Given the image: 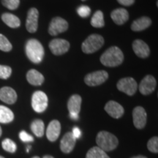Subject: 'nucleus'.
Here are the masks:
<instances>
[{
	"label": "nucleus",
	"mask_w": 158,
	"mask_h": 158,
	"mask_svg": "<svg viewBox=\"0 0 158 158\" xmlns=\"http://www.w3.org/2000/svg\"><path fill=\"white\" fill-rule=\"evenodd\" d=\"M14 119L13 111L6 106H0V123H10Z\"/></svg>",
	"instance_id": "nucleus-23"
},
{
	"label": "nucleus",
	"mask_w": 158,
	"mask_h": 158,
	"mask_svg": "<svg viewBox=\"0 0 158 158\" xmlns=\"http://www.w3.org/2000/svg\"><path fill=\"white\" fill-rule=\"evenodd\" d=\"M19 138L23 142H32L34 141V138L24 130L20 132Z\"/></svg>",
	"instance_id": "nucleus-33"
},
{
	"label": "nucleus",
	"mask_w": 158,
	"mask_h": 158,
	"mask_svg": "<svg viewBox=\"0 0 158 158\" xmlns=\"http://www.w3.org/2000/svg\"><path fill=\"white\" fill-rule=\"evenodd\" d=\"M0 100L5 103L12 105L17 100V94L13 88L4 86L0 89Z\"/></svg>",
	"instance_id": "nucleus-17"
},
{
	"label": "nucleus",
	"mask_w": 158,
	"mask_h": 158,
	"mask_svg": "<svg viewBox=\"0 0 158 158\" xmlns=\"http://www.w3.org/2000/svg\"><path fill=\"white\" fill-rule=\"evenodd\" d=\"M104 44V38L98 34L91 35L83 42L81 49L85 54H93Z\"/></svg>",
	"instance_id": "nucleus-4"
},
{
	"label": "nucleus",
	"mask_w": 158,
	"mask_h": 158,
	"mask_svg": "<svg viewBox=\"0 0 158 158\" xmlns=\"http://www.w3.org/2000/svg\"><path fill=\"white\" fill-rule=\"evenodd\" d=\"M32 158H40V157H38V156H35V157H33Z\"/></svg>",
	"instance_id": "nucleus-41"
},
{
	"label": "nucleus",
	"mask_w": 158,
	"mask_h": 158,
	"mask_svg": "<svg viewBox=\"0 0 158 158\" xmlns=\"http://www.w3.org/2000/svg\"><path fill=\"white\" fill-rule=\"evenodd\" d=\"M25 51L27 56L35 64H39L42 62L45 51L43 45L36 39H29L26 43Z\"/></svg>",
	"instance_id": "nucleus-2"
},
{
	"label": "nucleus",
	"mask_w": 158,
	"mask_h": 158,
	"mask_svg": "<svg viewBox=\"0 0 158 158\" xmlns=\"http://www.w3.org/2000/svg\"><path fill=\"white\" fill-rule=\"evenodd\" d=\"M2 4L6 8L14 10L19 7L20 0H2Z\"/></svg>",
	"instance_id": "nucleus-29"
},
{
	"label": "nucleus",
	"mask_w": 158,
	"mask_h": 158,
	"mask_svg": "<svg viewBox=\"0 0 158 158\" xmlns=\"http://www.w3.org/2000/svg\"><path fill=\"white\" fill-rule=\"evenodd\" d=\"M96 143L98 147L104 152H110L117 147L118 141L114 134L107 131H100L97 135Z\"/></svg>",
	"instance_id": "nucleus-3"
},
{
	"label": "nucleus",
	"mask_w": 158,
	"mask_h": 158,
	"mask_svg": "<svg viewBox=\"0 0 158 158\" xmlns=\"http://www.w3.org/2000/svg\"><path fill=\"white\" fill-rule=\"evenodd\" d=\"M2 147L4 150L10 153H14L17 149L16 144L10 138H6V139L3 140L2 142Z\"/></svg>",
	"instance_id": "nucleus-27"
},
{
	"label": "nucleus",
	"mask_w": 158,
	"mask_h": 158,
	"mask_svg": "<svg viewBox=\"0 0 158 158\" xmlns=\"http://www.w3.org/2000/svg\"><path fill=\"white\" fill-rule=\"evenodd\" d=\"M61 133V124L58 120H52L48 124L46 130V136L48 141H56Z\"/></svg>",
	"instance_id": "nucleus-16"
},
{
	"label": "nucleus",
	"mask_w": 158,
	"mask_h": 158,
	"mask_svg": "<svg viewBox=\"0 0 158 158\" xmlns=\"http://www.w3.org/2000/svg\"><path fill=\"white\" fill-rule=\"evenodd\" d=\"M31 130L32 133L35 134L37 137L41 138L44 135L45 132V124L43 120L35 119L31 122Z\"/></svg>",
	"instance_id": "nucleus-24"
},
{
	"label": "nucleus",
	"mask_w": 158,
	"mask_h": 158,
	"mask_svg": "<svg viewBox=\"0 0 158 158\" xmlns=\"http://www.w3.org/2000/svg\"><path fill=\"white\" fill-rule=\"evenodd\" d=\"M91 25L95 28H102L105 26L104 15L101 10H98L92 15L90 21Z\"/></svg>",
	"instance_id": "nucleus-25"
},
{
	"label": "nucleus",
	"mask_w": 158,
	"mask_h": 158,
	"mask_svg": "<svg viewBox=\"0 0 158 158\" xmlns=\"http://www.w3.org/2000/svg\"><path fill=\"white\" fill-rule=\"evenodd\" d=\"M76 139L73 135L72 133L71 132H68V133L64 134L62 138V140H61L60 149L65 154L70 153L74 149L75 145H76Z\"/></svg>",
	"instance_id": "nucleus-14"
},
{
	"label": "nucleus",
	"mask_w": 158,
	"mask_h": 158,
	"mask_svg": "<svg viewBox=\"0 0 158 158\" xmlns=\"http://www.w3.org/2000/svg\"><path fill=\"white\" fill-rule=\"evenodd\" d=\"M2 133V128H1V127H0V137H1Z\"/></svg>",
	"instance_id": "nucleus-40"
},
{
	"label": "nucleus",
	"mask_w": 158,
	"mask_h": 158,
	"mask_svg": "<svg viewBox=\"0 0 158 158\" xmlns=\"http://www.w3.org/2000/svg\"><path fill=\"white\" fill-rule=\"evenodd\" d=\"M2 20L6 25L13 29H15L21 26V21L16 15L9 13H5L2 15Z\"/></svg>",
	"instance_id": "nucleus-22"
},
{
	"label": "nucleus",
	"mask_w": 158,
	"mask_h": 158,
	"mask_svg": "<svg viewBox=\"0 0 158 158\" xmlns=\"http://www.w3.org/2000/svg\"><path fill=\"white\" fill-rule=\"evenodd\" d=\"M133 124L137 129H143L147 121V114L141 106H137L133 110Z\"/></svg>",
	"instance_id": "nucleus-12"
},
{
	"label": "nucleus",
	"mask_w": 158,
	"mask_h": 158,
	"mask_svg": "<svg viewBox=\"0 0 158 158\" xmlns=\"http://www.w3.org/2000/svg\"><path fill=\"white\" fill-rule=\"evenodd\" d=\"M133 49L136 56L140 58H147L150 54L149 45L142 40L137 39L133 43Z\"/></svg>",
	"instance_id": "nucleus-15"
},
{
	"label": "nucleus",
	"mask_w": 158,
	"mask_h": 158,
	"mask_svg": "<svg viewBox=\"0 0 158 158\" xmlns=\"http://www.w3.org/2000/svg\"><path fill=\"white\" fill-rule=\"evenodd\" d=\"M117 2L120 5L123 6H131L135 3V0H117Z\"/></svg>",
	"instance_id": "nucleus-34"
},
{
	"label": "nucleus",
	"mask_w": 158,
	"mask_h": 158,
	"mask_svg": "<svg viewBox=\"0 0 158 158\" xmlns=\"http://www.w3.org/2000/svg\"><path fill=\"white\" fill-rule=\"evenodd\" d=\"M77 13L81 18H87L91 14V9L86 5H81L77 9Z\"/></svg>",
	"instance_id": "nucleus-32"
},
{
	"label": "nucleus",
	"mask_w": 158,
	"mask_h": 158,
	"mask_svg": "<svg viewBox=\"0 0 158 158\" xmlns=\"http://www.w3.org/2000/svg\"><path fill=\"white\" fill-rule=\"evenodd\" d=\"M156 86H157V81H156L155 77L151 75H147L142 79L138 89L142 94L149 95L155 90Z\"/></svg>",
	"instance_id": "nucleus-10"
},
{
	"label": "nucleus",
	"mask_w": 158,
	"mask_h": 158,
	"mask_svg": "<svg viewBox=\"0 0 158 158\" xmlns=\"http://www.w3.org/2000/svg\"><path fill=\"white\" fill-rule=\"evenodd\" d=\"M124 61V54L121 49L112 46L107 49L100 56V62L104 66L114 68L120 65Z\"/></svg>",
	"instance_id": "nucleus-1"
},
{
	"label": "nucleus",
	"mask_w": 158,
	"mask_h": 158,
	"mask_svg": "<svg viewBox=\"0 0 158 158\" xmlns=\"http://www.w3.org/2000/svg\"><path fill=\"white\" fill-rule=\"evenodd\" d=\"M105 110L107 112L108 115L112 118H121L124 113V109L119 103L117 102L110 100L108 101L105 106Z\"/></svg>",
	"instance_id": "nucleus-13"
},
{
	"label": "nucleus",
	"mask_w": 158,
	"mask_h": 158,
	"mask_svg": "<svg viewBox=\"0 0 158 158\" xmlns=\"http://www.w3.org/2000/svg\"><path fill=\"white\" fill-rule=\"evenodd\" d=\"M117 89L120 92H124L129 96H133L138 89V84L133 78L127 77L120 79L117 83Z\"/></svg>",
	"instance_id": "nucleus-6"
},
{
	"label": "nucleus",
	"mask_w": 158,
	"mask_h": 158,
	"mask_svg": "<svg viewBox=\"0 0 158 158\" xmlns=\"http://www.w3.org/2000/svg\"><path fill=\"white\" fill-rule=\"evenodd\" d=\"M68 29V23L61 17H55L51 20L48 27V33L51 36H56L59 33L64 32Z\"/></svg>",
	"instance_id": "nucleus-8"
},
{
	"label": "nucleus",
	"mask_w": 158,
	"mask_h": 158,
	"mask_svg": "<svg viewBox=\"0 0 158 158\" xmlns=\"http://www.w3.org/2000/svg\"><path fill=\"white\" fill-rule=\"evenodd\" d=\"M48 99L42 91H36L31 96V107L37 113H43L48 107Z\"/></svg>",
	"instance_id": "nucleus-5"
},
{
	"label": "nucleus",
	"mask_w": 158,
	"mask_h": 158,
	"mask_svg": "<svg viewBox=\"0 0 158 158\" xmlns=\"http://www.w3.org/2000/svg\"><path fill=\"white\" fill-rule=\"evenodd\" d=\"M39 11L35 7L29 10L26 21V28L30 33H35L38 28Z\"/></svg>",
	"instance_id": "nucleus-11"
},
{
	"label": "nucleus",
	"mask_w": 158,
	"mask_h": 158,
	"mask_svg": "<svg viewBox=\"0 0 158 158\" xmlns=\"http://www.w3.org/2000/svg\"><path fill=\"white\" fill-rule=\"evenodd\" d=\"M27 79L29 84L33 86H40L45 81V78L43 74L34 69H31L28 71L27 73Z\"/></svg>",
	"instance_id": "nucleus-20"
},
{
	"label": "nucleus",
	"mask_w": 158,
	"mask_h": 158,
	"mask_svg": "<svg viewBox=\"0 0 158 158\" xmlns=\"http://www.w3.org/2000/svg\"><path fill=\"white\" fill-rule=\"evenodd\" d=\"M11 74L12 69L10 67L0 64V78L5 80V79L9 78Z\"/></svg>",
	"instance_id": "nucleus-31"
},
{
	"label": "nucleus",
	"mask_w": 158,
	"mask_h": 158,
	"mask_svg": "<svg viewBox=\"0 0 158 158\" xmlns=\"http://www.w3.org/2000/svg\"><path fill=\"white\" fill-rule=\"evenodd\" d=\"M0 158H5V157H2V156H0Z\"/></svg>",
	"instance_id": "nucleus-42"
},
{
	"label": "nucleus",
	"mask_w": 158,
	"mask_h": 158,
	"mask_svg": "<svg viewBox=\"0 0 158 158\" xmlns=\"http://www.w3.org/2000/svg\"><path fill=\"white\" fill-rule=\"evenodd\" d=\"M70 117L73 120H78L79 116L78 115H76V114H70Z\"/></svg>",
	"instance_id": "nucleus-36"
},
{
	"label": "nucleus",
	"mask_w": 158,
	"mask_h": 158,
	"mask_svg": "<svg viewBox=\"0 0 158 158\" xmlns=\"http://www.w3.org/2000/svg\"><path fill=\"white\" fill-rule=\"evenodd\" d=\"M12 48L13 46L8 39L5 35L0 34V50L5 52H9L12 50Z\"/></svg>",
	"instance_id": "nucleus-28"
},
{
	"label": "nucleus",
	"mask_w": 158,
	"mask_h": 158,
	"mask_svg": "<svg viewBox=\"0 0 158 158\" xmlns=\"http://www.w3.org/2000/svg\"><path fill=\"white\" fill-rule=\"evenodd\" d=\"M72 134L74 136L76 139H78V138H81V130L79 129L78 127H75L73 128V131H72Z\"/></svg>",
	"instance_id": "nucleus-35"
},
{
	"label": "nucleus",
	"mask_w": 158,
	"mask_h": 158,
	"mask_svg": "<svg viewBox=\"0 0 158 158\" xmlns=\"http://www.w3.org/2000/svg\"><path fill=\"white\" fill-rule=\"evenodd\" d=\"M86 158H110L106 152L98 147H94L89 150L86 153Z\"/></svg>",
	"instance_id": "nucleus-26"
},
{
	"label": "nucleus",
	"mask_w": 158,
	"mask_h": 158,
	"mask_svg": "<svg viewBox=\"0 0 158 158\" xmlns=\"http://www.w3.org/2000/svg\"><path fill=\"white\" fill-rule=\"evenodd\" d=\"M81 1H85V0H81Z\"/></svg>",
	"instance_id": "nucleus-43"
},
{
	"label": "nucleus",
	"mask_w": 158,
	"mask_h": 158,
	"mask_svg": "<svg viewBox=\"0 0 158 158\" xmlns=\"http://www.w3.org/2000/svg\"><path fill=\"white\" fill-rule=\"evenodd\" d=\"M49 48L53 54L60 56L68 52L70 48V43L64 39H54L49 43Z\"/></svg>",
	"instance_id": "nucleus-9"
},
{
	"label": "nucleus",
	"mask_w": 158,
	"mask_h": 158,
	"mask_svg": "<svg viewBox=\"0 0 158 158\" xmlns=\"http://www.w3.org/2000/svg\"><path fill=\"white\" fill-rule=\"evenodd\" d=\"M110 17L116 24L122 25L129 19V13L124 8H117L111 12Z\"/></svg>",
	"instance_id": "nucleus-18"
},
{
	"label": "nucleus",
	"mask_w": 158,
	"mask_h": 158,
	"mask_svg": "<svg viewBox=\"0 0 158 158\" xmlns=\"http://www.w3.org/2000/svg\"><path fill=\"white\" fill-rule=\"evenodd\" d=\"M131 158H147V157H145V156H143V155H138V156H135V157H133Z\"/></svg>",
	"instance_id": "nucleus-37"
},
{
	"label": "nucleus",
	"mask_w": 158,
	"mask_h": 158,
	"mask_svg": "<svg viewBox=\"0 0 158 158\" xmlns=\"http://www.w3.org/2000/svg\"><path fill=\"white\" fill-rule=\"evenodd\" d=\"M108 78V74L105 70H98L91 73L85 76L84 82L89 86H96L102 84Z\"/></svg>",
	"instance_id": "nucleus-7"
},
{
	"label": "nucleus",
	"mask_w": 158,
	"mask_h": 158,
	"mask_svg": "<svg viewBox=\"0 0 158 158\" xmlns=\"http://www.w3.org/2000/svg\"><path fill=\"white\" fill-rule=\"evenodd\" d=\"M152 24V20L149 17L143 16L136 19L131 24V29L134 31H141L147 29Z\"/></svg>",
	"instance_id": "nucleus-21"
},
{
	"label": "nucleus",
	"mask_w": 158,
	"mask_h": 158,
	"mask_svg": "<svg viewBox=\"0 0 158 158\" xmlns=\"http://www.w3.org/2000/svg\"><path fill=\"white\" fill-rule=\"evenodd\" d=\"M82 99L78 94H73L69 99L68 102V108L70 114L78 115L81 111Z\"/></svg>",
	"instance_id": "nucleus-19"
},
{
	"label": "nucleus",
	"mask_w": 158,
	"mask_h": 158,
	"mask_svg": "<svg viewBox=\"0 0 158 158\" xmlns=\"http://www.w3.org/2000/svg\"><path fill=\"white\" fill-rule=\"evenodd\" d=\"M43 158H54V157H52V156H51V155H45Z\"/></svg>",
	"instance_id": "nucleus-38"
},
{
	"label": "nucleus",
	"mask_w": 158,
	"mask_h": 158,
	"mask_svg": "<svg viewBox=\"0 0 158 158\" xmlns=\"http://www.w3.org/2000/svg\"><path fill=\"white\" fill-rule=\"evenodd\" d=\"M31 149V147H30V146H29V147H27V152H29V149Z\"/></svg>",
	"instance_id": "nucleus-39"
},
{
	"label": "nucleus",
	"mask_w": 158,
	"mask_h": 158,
	"mask_svg": "<svg viewBox=\"0 0 158 158\" xmlns=\"http://www.w3.org/2000/svg\"><path fill=\"white\" fill-rule=\"evenodd\" d=\"M147 148L152 152H158V138L157 136L152 137L151 139L149 140L147 143Z\"/></svg>",
	"instance_id": "nucleus-30"
}]
</instances>
